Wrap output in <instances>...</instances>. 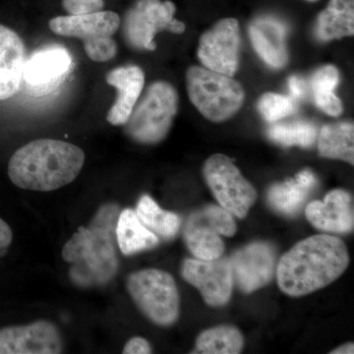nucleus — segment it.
I'll return each mask as SVG.
<instances>
[{"instance_id": "7ed1b4c3", "label": "nucleus", "mask_w": 354, "mask_h": 354, "mask_svg": "<svg viewBox=\"0 0 354 354\" xmlns=\"http://www.w3.org/2000/svg\"><path fill=\"white\" fill-rule=\"evenodd\" d=\"M84 162L85 153L78 146L59 140H35L13 153L8 176L22 189L48 192L73 183Z\"/></svg>"}, {"instance_id": "aec40b11", "label": "nucleus", "mask_w": 354, "mask_h": 354, "mask_svg": "<svg viewBox=\"0 0 354 354\" xmlns=\"http://www.w3.org/2000/svg\"><path fill=\"white\" fill-rule=\"evenodd\" d=\"M314 32L320 41L353 36L354 0H330L317 17Z\"/></svg>"}, {"instance_id": "72a5a7b5", "label": "nucleus", "mask_w": 354, "mask_h": 354, "mask_svg": "<svg viewBox=\"0 0 354 354\" xmlns=\"http://www.w3.org/2000/svg\"><path fill=\"white\" fill-rule=\"evenodd\" d=\"M330 354H349L354 353V346L353 342H348V344H344V346H339V348L334 349L330 351Z\"/></svg>"}, {"instance_id": "393cba45", "label": "nucleus", "mask_w": 354, "mask_h": 354, "mask_svg": "<svg viewBox=\"0 0 354 354\" xmlns=\"http://www.w3.org/2000/svg\"><path fill=\"white\" fill-rule=\"evenodd\" d=\"M136 214L148 230L165 239L176 236L180 227L179 216L165 211L148 195H144L139 200Z\"/></svg>"}, {"instance_id": "0eeeda50", "label": "nucleus", "mask_w": 354, "mask_h": 354, "mask_svg": "<svg viewBox=\"0 0 354 354\" xmlns=\"http://www.w3.org/2000/svg\"><path fill=\"white\" fill-rule=\"evenodd\" d=\"M120 27V16L113 11L58 16L50 21V29L55 35L82 39L86 55L95 62L115 57L118 46L113 37Z\"/></svg>"}, {"instance_id": "f257e3e1", "label": "nucleus", "mask_w": 354, "mask_h": 354, "mask_svg": "<svg viewBox=\"0 0 354 354\" xmlns=\"http://www.w3.org/2000/svg\"><path fill=\"white\" fill-rule=\"evenodd\" d=\"M349 264L342 239L317 234L298 242L277 266L278 286L288 297H300L321 290L339 278Z\"/></svg>"}, {"instance_id": "4468645a", "label": "nucleus", "mask_w": 354, "mask_h": 354, "mask_svg": "<svg viewBox=\"0 0 354 354\" xmlns=\"http://www.w3.org/2000/svg\"><path fill=\"white\" fill-rule=\"evenodd\" d=\"M249 38L261 59L272 68L281 69L288 62V27L274 16H261L249 25Z\"/></svg>"}, {"instance_id": "4be33fe9", "label": "nucleus", "mask_w": 354, "mask_h": 354, "mask_svg": "<svg viewBox=\"0 0 354 354\" xmlns=\"http://www.w3.org/2000/svg\"><path fill=\"white\" fill-rule=\"evenodd\" d=\"M184 239L196 259H216L225 251L220 234L205 221L200 212L190 216L184 230Z\"/></svg>"}, {"instance_id": "6ab92c4d", "label": "nucleus", "mask_w": 354, "mask_h": 354, "mask_svg": "<svg viewBox=\"0 0 354 354\" xmlns=\"http://www.w3.org/2000/svg\"><path fill=\"white\" fill-rule=\"evenodd\" d=\"M317 181L313 172L304 169L295 178L272 185L268 192V200L274 209L283 215H295L308 196Z\"/></svg>"}, {"instance_id": "20e7f679", "label": "nucleus", "mask_w": 354, "mask_h": 354, "mask_svg": "<svg viewBox=\"0 0 354 354\" xmlns=\"http://www.w3.org/2000/svg\"><path fill=\"white\" fill-rule=\"evenodd\" d=\"M186 87L193 106L212 122H225L242 108L245 93L232 77L205 67L186 71Z\"/></svg>"}, {"instance_id": "2f4dec72", "label": "nucleus", "mask_w": 354, "mask_h": 354, "mask_svg": "<svg viewBox=\"0 0 354 354\" xmlns=\"http://www.w3.org/2000/svg\"><path fill=\"white\" fill-rule=\"evenodd\" d=\"M12 239V230L6 221L0 218V258L8 252Z\"/></svg>"}, {"instance_id": "6e6552de", "label": "nucleus", "mask_w": 354, "mask_h": 354, "mask_svg": "<svg viewBox=\"0 0 354 354\" xmlns=\"http://www.w3.org/2000/svg\"><path fill=\"white\" fill-rule=\"evenodd\" d=\"M176 6L171 0H138L124 16L122 34L125 43L135 50L153 51L157 48L158 32L183 34L186 26L176 20Z\"/></svg>"}, {"instance_id": "1a4fd4ad", "label": "nucleus", "mask_w": 354, "mask_h": 354, "mask_svg": "<svg viewBox=\"0 0 354 354\" xmlns=\"http://www.w3.org/2000/svg\"><path fill=\"white\" fill-rule=\"evenodd\" d=\"M203 174L223 208L239 218L246 216L257 199V192L232 158L221 153L212 156L205 162Z\"/></svg>"}, {"instance_id": "9d476101", "label": "nucleus", "mask_w": 354, "mask_h": 354, "mask_svg": "<svg viewBox=\"0 0 354 354\" xmlns=\"http://www.w3.org/2000/svg\"><path fill=\"white\" fill-rule=\"evenodd\" d=\"M241 44L239 21L225 18L200 37L198 58L205 68L234 77L239 67Z\"/></svg>"}, {"instance_id": "a211bd4d", "label": "nucleus", "mask_w": 354, "mask_h": 354, "mask_svg": "<svg viewBox=\"0 0 354 354\" xmlns=\"http://www.w3.org/2000/svg\"><path fill=\"white\" fill-rule=\"evenodd\" d=\"M72 67V58L62 46H44L26 59L23 79L35 87H44L60 80Z\"/></svg>"}, {"instance_id": "412c9836", "label": "nucleus", "mask_w": 354, "mask_h": 354, "mask_svg": "<svg viewBox=\"0 0 354 354\" xmlns=\"http://www.w3.org/2000/svg\"><path fill=\"white\" fill-rule=\"evenodd\" d=\"M116 241L124 255L152 249L158 244V237L142 223L136 212L125 209L120 214L116 223Z\"/></svg>"}, {"instance_id": "c756f323", "label": "nucleus", "mask_w": 354, "mask_h": 354, "mask_svg": "<svg viewBox=\"0 0 354 354\" xmlns=\"http://www.w3.org/2000/svg\"><path fill=\"white\" fill-rule=\"evenodd\" d=\"M62 6L69 15H81L102 11L104 0H62Z\"/></svg>"}, {"instance_id": "7c9ffc66", "label": "nucleus", "mask_w": 354, "mask_h": 354, "mask_svg": "<svg viewBox=\"0 0 354 354\" xmlns=\"http://www.w3.org/2000/svg\"><path fill=\"white\" fill-rule=\"evenodd\" d=\"M124 354H149L152 353V346L150 342L143 337H132L123 348Z\"/></svg>"}, {"instance_id": "a878e982", "label": "nucleus", "mask_w": 354, "mask_h": 354, "mask_svg": "<svg viewBox=\"0 0 354 354\" xmlns=\"http://www.w3.org/2000/svg\"><path fill=\"white\" fill-rule=\"evenodd\" d=\"M243 337L234 326H218L199 335L195 353L237 354L243 348Z\"/></svg>"}, {"instance_id": "f704fd0d", "label": "nucleus", "mask_w": 354, "mask_h": 354, "mask_svg": "<svg viewBox=\"0 0 354 354\" xmlns=\"http://www.w3.org/2000/svg\"><path fill=\"white\" fill-rule=\"evenodd\" d=\"M306 1H308V2H317V1H319V0H306Z\"/></svg>"}, {"instance_id": "f8f14e48", "label": "nucleus", "mask_w": 354, "mask_h": 354, "mask_svg": "<svg viewBox=\"0 0 354 354\" xmlns=\"http://www.w3.org/2000/svg\"><path fill=\"white\" fill-rule=\"evenodd\" d=\"M234 281L244 293L269 285L277 271L276 249L267 242H254L230 259Z\"/></svg>"}, {"instance_id": "5701e85b", "label": "nucleus", "mask_w": 354, "mask_h": 354, "mask_svg": "<svg viewBox=\"0 0 354 354\" xmlns=\"http://www.w3.org/2000/svg\"><path fill=\"white\" fill-rule=\"evenodd\" d=\"M319 155L354 165L353 123L337 122L324 125L319 133Z\"/></svg>"}, {"instance_id": "473e14b6", "label": "nucleus", "mask_w": 354, "mask_h": 354, "mask_svg": "<svg viewBox=\"0 0 354 354\" xmlns=\"http://www.w3.org/2000/svg\"><path fill=\"white\" fill-rule=\"evenodd\" d=\"M288 88H290L292 99H304L306 95L307 84L300 76H290L288 78Z\"/></svg>"}, {"instance_id": "cd10ccee", "label": "nucleus", "mask_w": 354, "mask_h": 354, "mask_svg": "<svg viewBox=\"0 0 354 354\" xmlns=\"http://www.w3.org/2000/svg\"><path fill=\"white\" fill-rule=\"evenodd\" d=\"M257 109L266 121L274 123L295 113V99L288 95L266 93L258 101Z\"/></svg>"}, {"instance_id": "f03ea898", "label": "nucleus", "mask_w": 354, "mask_h": 354, "mask_svg": "<svg viewBox=\"0 0 354 354\" xmlns=\"http://www.w3.org/2000/svg\"><path fill=\"white\" fill-rule=\"evenodd\" d=\"M120 208L114 204L102 206L88 227H79L62 249V258L71 263L69 276L81 288H94L109 283L118 269L114 234Z\"/></svg>"}, {"instance_id": "39448f33", "label": "nucleus", "mask_w": 354, "mask_h": 354, "mask_svg": "<svg viewBox=\"0 0 354 354\" xmlns=\"http://www.w3.org/2000/svg\"><path fill=\"white\" fill-rule=\"evenodd\" d=\"M178 111V94L171 84L157 81L151 84L136 102L124 131L141 144H158L167 136Z\"/></svg>"}, {"instance_id": "c85d7f7f", "label": "nucleus", "mask_w": 354, "mask_h": 354, "mask_svg": "<svg viewBox=\"0 0 354 354\" xmlns=\"http://www.w3.org/2000/svg\"><path fill=\"white\" fill-rule=\"evenodd\" d=\"M200 213L218 234L232 237L236 232V223L234 216L227 209L216 205H209Z\"/></svg>"}, {"instance_id": "ddd939ff", "label": "nucleus", "mask_w": 354, "mask_h": 354, "mask_svg": "<svg viewBox=\"0 0 354 354\" xmlns=\"http://www.w3.org/2000/svg\"><path fill=\"white\" fill-rule=\"evenodd\" d=\"M64 342L57 326L48 321L0 330V354H58Z\"/></svg>"}, {"instance_id": "dca6fc26", "label": "nucleus", "mask_w": 354, "mask_h": 354, "mask_svg": "<svg viewBox=\"0 0 354 354\" xmlns=\"http://www.w3.org/2000/svg\"><path fill=\"white\" fill-rule=\"evenodd\" d=\"M106 80L118 91V97L109 111L106 120L115 127L124 125L142 94L145 74L139 66L128 65L109 71Z\"/></svg>"}, {"instance_id": "bb28decb", "label": "nucleus", "mask_w": 354, "mask_h": 354, "mask_svg": "<svg viewBox=\"0 0 354 354\" xmlns=\"http://www.w3.org/2000/svg\"><path fill=\"white\" fill-rule=\"evenodd\" d=\"M267 134L279 145L309 148L317 138V128L308 121L298 120L272 125L268 129Z\"/></svg>"}, {"instance_id": "f3484780", "label": "nucleus", "mask_w": 354, "mask_h": 354, "mask_svg": "<svg viewBox=\"0 0 354 354\" xmlns=\"http://www.w3.org/2000/svg\"><path fill=\"white\" fill-rule=\"evenodd\" d=\"M25 44L17 32L0 24V101L19 91L24 75Z\"/></svg>"}, {"instance_id": "2eb2a0df", "label": "nucleus", "mask_w": 354, "mask_h": 354, "mask_svg": "<svg viewBox=\"0 0 354 354\" xmlns=\"http://www.w3.org/2000/svg\"><path fill=\"white\" fill-rule=\"evenodd\" d=\"M307 220L318 230L348 234L353 230V204L346 191H330L323 201L310 203L305 209Z\"/></svg>"}, {"instance_id": "9b49d317", "label": "nucleus", "mask_w": 354, "mask_h": 354, "mask_svg": "<svg viewBox=\"0 0 354 354\" xmlns=\"http://www.w3.org/2000/svg\"><path fill=\"white\" fill-rule=\"evenodd\" d=\"M183 278L201 292L212 307L223 306L232 297L234 277L230 259H186L181 269Z\"/></svg>"}, {"instance_id": "423d86ee", "label": "nucleus", "mask_w": 354, "mask_h": 354, "mask_svg": "<svg viewBox=\"0 0 354 354\" xmlns=\"http://www.w3.org/2000/svg\"><path fill=\"white\" fill-rule=\"evenodd\" d=\"M127 290L142 313L156 325L169 327L176 322L180 297L169 272L157 269L133 272L128 277Z\"/></svg>"}, {"instance_id": "b1692460", "label": "nucleus", "mask_w": 354, "mask_h": 354, "mask_svg": "<svg viewBox=\"0 0 354 354\" xmlns=\"http://www.w3.org/2000/svg\"><path fill=\"white\" fill-rule=\"evenodd\" d=\"M341 81L339 70L334 65H325L310 77L309 86L317 108L333 118L341 115L344 106L335 94Z\"/></svg>"}]
</instances>
